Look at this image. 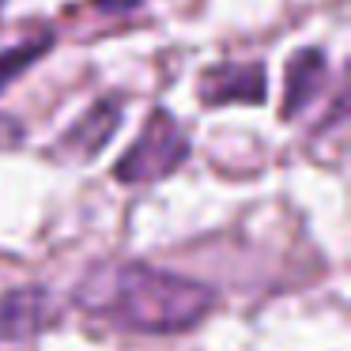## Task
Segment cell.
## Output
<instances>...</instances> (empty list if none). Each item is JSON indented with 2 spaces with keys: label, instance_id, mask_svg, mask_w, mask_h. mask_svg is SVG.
<instances>
[{
  "label": "cell",
  "instance_id": "6da1fadb",
  "mask_svg": "<svg viewBox=\"0 0 351 351\" xmlns=\"http://www.w3.org/2000/svg\"><path fill=\"white\" fill-rule=\"evenodd\" d=\"M76 302L117 328L170 336L200 325L215 306V291L144 261H102L76 283Z\"/></svg>",
  "mask_w": 351,
  "mask_h": 351
},
{
  "label": "cell",
  "instance_id": "7a4b0ae2",
  "mask_svg": "<svg viewBox=\"0 0 351 351\" xmlns=\"http://www.w3.org/2000/svg\"><path fill=\"white\" fill-rule=\"evenodd\" d=\"M185 159H189V136H185V129L178 125L174 114L155 110L147 117L144 132L136 136V144L117 159L114 178L125 185H152L159 178L174 174Z\"/></svg>",
  "mask_w": 351,
  "mask_h": 351
},
{
  "label": "cell",
  "instance_id": "3957f363",
  "mask_svg": "<svg viewBox=\"0 0 351 351\" xmlns=\"http://www.w3.org/2000/svg\"><path fill=\"white\" fill-rule=\"evenodd\" d=\"M57 321V306L49 291L42 287H16L0 298V340L4 343H23L46 332Z\"/></svg>",
  "mask_w": 351,
  "mask_h": 351
},
{
  "label": "cell",
  "instance_id": "277c9868",
  "mask_svg": "<svg viewBox=\"0 0 351 351\" xmlns=\"http://www.w3.org/2000/svg\"><path fill=\"white\" fill-rule=\"evenodd\" d=\"M121 117H125V102H121V99H99V102H95V106L87 110V114L61 136L57 152H61L64 159H80V162L95 159V155H99L102 147L110 144V136L121 129Z\"/></svg>",
  "mask_w": 351,
  "mask_h": 351
},
{
  "label": "cell",
  "instance_id": "5b68a950",
  "mask_svg": "<svg viewBox=\"0 0 351 351\" xmlns=\"http://www.w3.org/2000/svg\"><path fill=\"white\" fill-rule=\"evenodd\" d=\"M268 95V76L257 61L250 64H219L200 76V99L208 106H227V102H245L257 106Z\"/></svg>",
  "mask_w": 351,
  "mask_h": 351
},
{
  "label": "cell",
  "instance_id": "8992f818",
  "mask_svg": "<svg viewBox=\"0 0 351 351\" xmlns=\"http://www.w3.org/2000/svg\"><path fill=\"white\" fill-rule=\"evenodd\" d=\"M328 64L321 49H298L287 64V95H283V117H298L321 91H325Z\"/></svg>",
  "mask_w": 351,
  "mask_h": 351
},
{
  "label": "cell",
  "instance_id": "52a82bcc",
  "mask_svg": "<svg viewBox=\"0 0 351 351\" xmlns=\"http://www.w3.org/2000/svg\"><path fill=\"white\" fill-rule=\"evenodd\" d=\"M53 49V38H31V42H19V46L12 49H0V95L8 91L12 80H19L27 69H31L34 61H42V57Z\"/></svg>",
  "mask_w": 351,
  "mask_h": 351
},
{
  "label": "cell",
  "instance_id": "ba28073f",
  "mask_svg": "<svg viewBox=\"0 0 351 351\" xmlns=\"http://www.w3.org/2000/svg\"><path fill=\"white\" fill-rule=\"evenodd\" d=\"M91 8H99V12H110V16H121V12H132V8H140V0H91Z\"/></svg>",
  "mask_w": 351,
  "mask_h": 351
}]
</instances>
